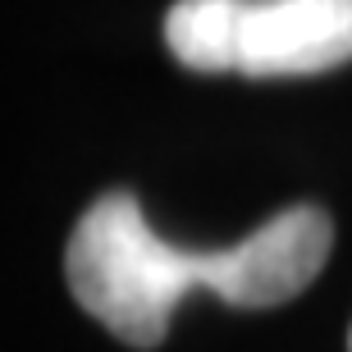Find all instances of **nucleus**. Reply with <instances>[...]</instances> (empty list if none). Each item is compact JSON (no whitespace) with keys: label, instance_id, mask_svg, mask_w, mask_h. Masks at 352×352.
I'll use <instances>...</instances> for the list:
<instances>
[{"label":"nucleus","instance_id":"2","mask_svg":"<svg viewBox=\"0 0 352 352\" xmlns=\"http://www.w3.org/2000/svg\"><path fill=\"white\" fill-rule=\"evenodd\" d=\"M352 55V0H238L234 74L302 78Z\"/></svg>","mask_w":352,"mask_h":352},{"label":"nucleus","instance_id":"1","mask_svg":"<svg viewBox=\"0 0 352 352\" xmlns=\"http://www.w3.org/2000/svg\"><path fill=\"white\" fill-rule=\"evenodd\" d=\"M334 224L320 206H288L224 252H183L146 224L133 192L87 206L65 252L69 293L129 348H160L188 288H210L234 307H279L325 270Z\"/></svg>","mask_w":352,"mask_h":352},{"label":"nucleus","instance_id":"3","mask_svg":"<svg viewBox=\"0 0 352 352\" xmlns=\"http://www.w3.org/2000/svg\"><path fill=\"white\" fill-rule=\"evenodd\" d=\"M234 23L238 0H179L165 14V41L179 65L197 74H229L234 69Z\"/></svg>","mask_w":352,"mask_h":352}]
</instances>
